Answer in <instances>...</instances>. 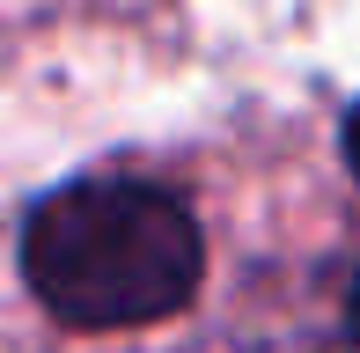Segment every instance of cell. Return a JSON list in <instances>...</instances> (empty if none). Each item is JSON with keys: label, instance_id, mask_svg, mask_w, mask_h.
Listing matches in <instances>:
<instances>
[{"label": "cell", "instance_id": "cell-1", "mask_svg": "<svg viewBox=\"0 0 360 353\" xmlns=\"http://www.w3.org/2000/svg\"><path fill=\"white\" fill-rule=\"evenodd\" d=\"M22 287L67 331H140L176 316L206 280V236L169 184L81 169L22 214Z\"/></svg>", "mask_w": 360, "mask_h": 353}, {"label": "cell", "instance_id": "cell-2", "mask_svg": "<svg viewBox=\"0 0 360 353\" xmlns=\"http://www.w3.org/2000/svg\"><path fill=\"white\" fill-rule=\"evenodd\" d=\"M346 162H353V176H360V103L346 110Z\"/></svg>", "mask_w": 360, "mask_h": 353}, {"label": "cell", "instance_id": "cell-3", "mask_svg": "<svg viewBox=\"0 0 360 353\" xmlns=\"http://www.w3.org/2000/svg\"><path fill=\"white\" fill-rule=\"evenodd\" d=\"M353 331H360V280H353Z\"/></svg>", "mask_w": 360, "mask_h": 353}]
</instances>
